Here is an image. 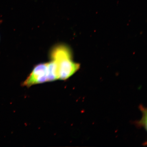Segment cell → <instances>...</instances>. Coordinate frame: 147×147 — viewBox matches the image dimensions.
<instances>
[{
  "mask_svg": "<svg viewBox=\"0 0 147 147\" xmlns=\"http://www.w3.org/2000/svg\"><path fill=\"white\" fill-rule=\"evenodd\" d=\"M50 56L56 64L58 80H67L80 69V64L73 61L71 49L65 45L55 46L51 51Z\"/></svg>",
  "mask_w": 147,
  "mask_h": 147,
  "instance_id": "cell-1",
  "label": "cell"
},
{
  "mask_svg": "<svg viewBox=\"0 0 147 147\" xmlns=\"http://www.w3.org/2000/svg\"><path fill=\"white\" fill-rule=\"evenodd\" d=\"M48 62L40 63L35 66L32 72L22 83L23 87L31 86L49 82Z\"/></svg>",
  "mask_w": 147,
  "mask_h": 147,
  "instance_id": "cell-2",
  "label": "cell"
}]
</instances>
